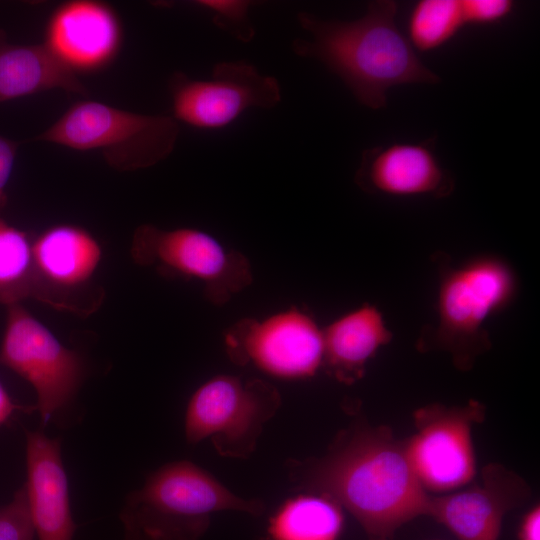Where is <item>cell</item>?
<instances>
[{"label":"cell","instance_id":"obj_1","mask_svg":"<svg viewBox=\"0 0 540 540\" xmlns=\"http://www.w3.org/2000/svg\"><path fill=\"white\" fill-rule=\"evenodd\" d=\"M290 477L307 492L325 495L349 511L368 538L393 537L397 529L427 516L431 496L386 426L357 422L319 458L294 461Z\"/></svg>","mask_w":540,"mask_h":540},{"label":"cell","instance_id":"obj_2","mask_svg":"<svg viewBox=\"0 0 540 540\" xmlns=\"http://www.w3.org/2000/svg\"><path fill=\"white\" fill-rule=\"evenodd\" d=\"M397 11V2L375 0L361 18L352 21L300 12L297 20L310 39H295L293 51L325 65L362 105L384 108L392 87L441 81L397 27Z\"/></svg>","mask_w":540,"mask_h":540},{"label":"cell","instance_id":"obj_3","mask_svg":"<svg viewBox=\"0 0 540 540\" xmlns=\"http://www.w3.org/2000/svg\"><path fill=\"white\" fill-rule=\"evenodd\" d=\"M432 261L438 274L437 323L423 327L416 347L445 351L457 369L467 371L491 348L486 322L512 305L519 279L512 265L493 253L454 264L449 254L436 252Z\"/></svg>","mask_w":540,"mask_h":540},{"label":"cell","instance_id":"obj_4","mask_svg":"<svg viewBox=\"0 0 540 540\" xmlns=\"http://www.w3.org/2000/svg\"><path fill=\"white\" fill-rule=\"evenodd\" d=\"M264 510L263 501L237 496L208 471L180 460L151 473L126 497L120 516L133 521L146 540H200L215 512L260 516Z\"/></svg>","mask_w":540,"mask_h":540},{"label":"cell","instance_id":"obj_5","mask_svg":"<svg viewBox=\"0 0 540 540\" xmlns=\"http://www.w3.org/2000/svg\"><path fill=\"white\" fill-rule=\"evenodd\" d=\"M178 122L170 116L123 110L99 101L71 106L37 141L78 151H98L118 171L156 165L174 150Z\"/></svg>","mask_w":540,"mask_h":540},{"label":"cell","instance_id":"obj_6","mask_svg":"<svg viewBox=\"0 0 540 540\" xmlns=\"http://www.w3.org/2000/svg\"><path fill=\"white\" fill-rule=\"evenodd\" d=\"M280 405L279 391L265 380L214 376L189 399L185 437L192 444L210 439L221 456L246 459L254 452L265 424Z\"/></svg>","mask_w":540,"mask_h":540},{"label":"cell","instance_id":"obj_7","mask_svg":"<svg viewBox=\"0 0 540 540\" xmlns=\"http://www.w3.org/2000/svg\"><path fill=\"white\" fill-rule=\"evenodd\" d=\"M130 253L135 263L153 267L164 276L199 281L215 305L227 303L253 280L243 253L196 228L143 224L133 233Z\"/></svg>","mask_w":540,"mask_h":540},{"label":"cell","instance_id":"obj_8","mask_svg":"<svg viewBox=\"0 0 540 540\" xmlns=\"http://www.w3.org/2000/svg\"><path fill=\"white\" fill-rule=\"evenodd\" d=\"M0 364L33 387L37 396L34 407L43 425L72 402L84 378L80 355L21 303L7 306Z\"/></svg>","mask_w":540,"mask_h":540},{"label":"cell","instance_id":"obj_9","mask_svg":"<svg viewBox=\"0 0 540 540\" xmlns=\"http://www.w3.org/2000/svg\"><path fill=\"white\" fill-rule=\"evenodd\" d=\"M224 343L232 362L275 378L307 379L322 365V328L309 312L294 306L261 320L237 321Z\"/></svg>","mask_w":540,"mask_h":540},{"label":"cell","instance_id":"obj_10","mask_svg":"<svg viewBox=\"0 0 540 540\" xmlns=\"http://www.w3.org/2000/svg\"><path fill=\"white\" fill-rule=\"evenodd\" d=\"M102 247L87 229L57 224L33 236L34 297L78 315L96 310L103 291L95 284Z\"/></svg>","mask_w":540,"mask_h":540},{"label":"cell","instance_id":"obj_11","mask_svg":"<svg viewBox=\"0 0 540 540\" xmlns=\"http://www.w3.org/2000/svg\"><path fill=\"white\" fill-rule=\"evenodd\" d=\"M485 407L470 400L463 406L431 404L414 413L416 432L404 440L408 461L427 491L444 492L466 485L476 467L472 426Z\"/></svg>","mask_w":540,"mask_h":540},{"label":"cell","instance_id":"obj_12","mask_svg":"<svg viewBox=\"0 0 540 540\" xmlns=\"http://www.w3.org/2000/svg\"><path fill=\"white\" fill-rule=\"evenodd\" d=\"M170 91L173 118L200 129L224 128L250 108L270 109L281 100L277 79L244 61L219 62L206 80L175 74Z\"/></svg>","mask_w":540,"mask_h":540},{"label":"cell","instance_id":"obj_13","mask_svg":"<svg viewBox=\"0 0 540 540\" xmlns=\"http://www.w3.org/2000/svg\"><path fill=\"white\" fill-rule=\"evenodd\" d=\"M530 495L528 484L501 464L486 465L481 482L463 491L431 496L428 514L459 540H498L505 514Z\"/></svg>","mask_w":540,"mask_h":540},{"label":"cell","instance_id":"obj_14","mask_svg":"<svg viewBox=\"0 0 540 540\" xmlns=\"http://www.w3.org/2000/svg\"><path fill=\"white\" fill-rule=\"evenodd\" d=\"M354 182L364 192L391 197L445 198L455 189L431 140L392 142L363 151Z\"/></svg>","mask_w":540,"mask_h":540},{"label":"cell","instance_id":"obj_15","mask_svg":"<svg viewBox=\"0 0 540 540\" xmlns=\"http://www.w3.org/2000/svg\"><path fill=\"white\" fill-rule=\"evenodd\" d=\"M121 35L119 19L109 5L77 0L54 11L47 25L45 44L74 72L91 71L115 57Z\"/></svg>","mask_w":540,"mask_h":540},{"label":"cell","instance_id":"obj_16","mask_svg":"<svg viewBox=\"0 0 540 540\" xmlns=\"http://www.w3.org/2000/svg\"><path fill=\"white\" fill-rule=\"evenodd\" d=\"M24 483L35 540H73L75 524L69 498L68 478L58 439L39 431H26Z\"/></svg>","mask_w":540,"mask_h":540},{"label":"cell","instance_id":"obj_17","mask_svg":"<svg viewBox=\"0 0 540 540\" xmlns=\"http://www.w3.org/2000/svg\"><path fill=\"white\" fill-rule=\"evenodd\" d=\"M392 339L378 307L363 303L322 328L321 368L338 382L353 384L364 376L377 351Z\"/></svg>","mask_w":540,"mask_h":540},{"label":"cell","instance_id":"obj_18","mask_svg":"<svg viewBox=\"0 0 540 540\" xmlns=\"http://www.w3.org/2000/svg\"><path fill=\"white\" fill-rule=\"evenodd\" d=\"M54 89L87 96L77 73L43 44H11L0 30V102Z\"/></svg>","mask_w":540,"mask_h":540},{"label":"cell","instance_id":"obj_19","mask_svg":"<svg viewBox=\"0 0 540 540\" xmlns=\"http://www.w3.org/2000/svg\"><path fill=\"white\" fill-rule=\"evenodd\" d=\"M344 526L342 507L308 492L286 500L270 518V540H338Z\"/></svg>","mask_w":540,"mask_h":540},{"label":"cell","instance_id":"obj_20","mask_svg":"<svg viewBox=\"0 0 540 540\" xmlns=\"http://www.w3.org/2000/svg\"><path fill=\"white\" fill-rule=\"evenodd\" d=\"M33 236L0 217V304L34 297Z\"/></svg>","mask_w":540,"mask_h":540},{"label":"cell","instance_id":"obj_21","mask_svg":"<svg viewBox=\"0 0 540 540\" xmlns=\"http://www.w3.org/2000/svg\"><path fill=\"white\" fill-rule=\"evenodd\" d=\"M465 25L460 0H420L409 13L406 38L414 50L429 52L447 44Z\"/></svg>","mask_w":540,"mask_h":540},{"label":"cell","instance_id":"obj_22","mask_svg":"<svg viewBox=\"0 0 540 540\" xmlns=\"http://www.w3.org/2000/svg\"><path fill=\"white\" fill-rule=\"evenodd\" d=\"M196 5L211 16L213 23L241 42H250L255 29L249 11L253 2L248 0H199Z\"/></svg>","mask_w":540,"mask_h":540},{"label":"cell","instance_id":"obj_23","mask_svg":"<svg viewBox=\"0 0 540 540\" xmlns=\"http://www.w3.org/2000/svg\"><path fill=\"white\" fill-rule=\"evenodd\" d=\"M0 540H35L24 484L10 502L0 507Z\"/></svg>","mask_w":540,"mask_h":540},{"label":"cell","instance_id":"obj_24","mask_svg":"<svg viewBox=\"0 0 540 540\" xmlns=\"http://www.w3.org/2000/svg\"><path fill=\"white\" fill-rule=\"evenodd\" d=\"M465 24L492 25L509 17L515 7L511 0H460Z\"/></svg>","mask_w":540,"mask_h":540},{"label":"cell","instance_id":"obj_25","mask_svg":"<svg viewBox=\"0 0 540 540\" xmlns=\"http://www.w3.org/2000/svg\"><path fill=\"white\" fill-rule=\"evenodd\" d=\"M19 143L0 136V211L6 205V187L12 174Z\"/></svg>","mask_w":540,"mask_h":540},{"label":"cell","instance_id":"obj_26","mask_svg":"<svg viewBox=\"0 0 540 540\" xmlns=\"http://www.w3.org/2000/svg\"><path fill=\"white\" fill-rule=\"evenodd\" d=\"M540 509L534 506L523 517L518 532V540H540Z\"/></svg>","mask_w":540,"mask_h":540},{"label":"cell","instance_id":"obj_27","mask_svg":"<svg viewBox=\"0 0 540 540\" xmlns=\"http://www.w3.org/2000/svg\"><path fill=\"white\" fill-rule=\"evenodd\" d=\"M35 407H26L17 404L9 395L3 384L0 382V426L7 423L16 412L31 411Z\"/></svg>","mask_w":540,"mask_h":540},{"label":"cell","instance_id":"obj_28","mask_svg":"<svg viewBox=\"0 0 540 540\" xmlns=\"http://www.w3.org/2000/svg\"><path fill=\"white\" fill-rule=\"evenodd\" d=\"M124 528L123 540H146L138 527L129 518L120 516Z\"/></svg>","mask_w":540,"mask_h":540},{"label":"cell","instance_id":"obj_29","mask_svg":"<svg viewBox=\"0 0 540 540\" xmlns=\"http://www.w3.org/2000/svg\"><path fill=\"white\" fill-rule=\"evenodd\" d=\"M368 540H393V537H375V538H368Z\"/></svg>","mask_w":540,"mask_h":540}]
</instances>
